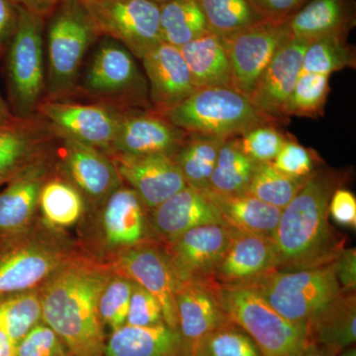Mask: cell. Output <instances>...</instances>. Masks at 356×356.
Masks as SVG:
<instances>
[{"label": "cell", "mask_w": 356, "mask_h": 356, "mask_svg": "<svg viewBox=\"0 0 356 356\" xmlns=\"http://www.w3.org/2000/svg\"><path fill=\"white\" fill-rule=\"evenodd\" d=\"M113 271L111 264L79 250L41 287L43 322L50 325L77 356H103L107 336L97 303Z\"/></svg>", "instance_id": "obj_1"}, {"label": "cell", "mask_w": 356, "mask_h": 356, "mask_svg": "<svg viewBox=\"0 0 356 356\" xmlns=\"http://www.w3.org/2000/svg\"><path fill=\"white\" fill-rule=\"evenodd\" d=\"M341 184L337 172L315 170L282 210L273 238L278 269L309 268L336 259L344 248L343 238L330 224L329 206Z\"/></svg>", "instance_id": "obj_2"}, {"label": "cell", "mask_w": 356, "mask_h": 356, "mask_svg": "<svg viewBox=\"0 0 356 356\" xmlns=\"http://www.w3.org/2000/svg\"><path fill=\"white\" fill-rule=\"evenodd\" d=\"M79 252L70 232L37 217L24 231L0 240V297L39 289Z\"/></svg>", "instance_id": "obj_3"}, {"label": "cell", "mask_w": 356, "mask_h": 356, "mask_svg": "<svg viewBox=\"0 0 356 356\" xmlns=\"http://www.w3.org/2000/svg\"><path fill=\"white\" fill-rule=\"evenodd\" d=\"M79 250L91 259L112 264L131 248L154 240L149 224V210L126 184L104 202L88 210L76 228Z\"/></svg>", "instance_id": "obj_4"}, {"label": "cell", "mask_w": 356, "mask_h": 356, "mask_svg": "<svg viewBox=\"0 0 356 356\" xmlns=\"http://www.w3.org/2000/svg\"><path fill=\"white\" fill-rule=\"evenodd\" d=\"M48 19L44 99H65L76 90L89 47L99 36L79 0H62Z\"/></svg>", "instance_id": "obj_5"}, {"label": "cell", "mask_w": 356, "mask_h": 356, "mask_svg": "<svg viewBox=\"0 0 356 356\" xmlns=\"http://www.w3.org/2000/svg\"><path fill=\"white\" fill-rule=\"evenodd\" d=\"M17 9V28L3 54L8 105L14 116L29 118L36 115L46 95V20L20 7Z\"/></svg>", "instance_id": "obj_6"}, {"label": "cell", "mask_w": 356, "mask_h": 356, "mask_svg": "<svg viewBox=\"0 0 356 356\" xmlns=\"http://www.w3.org/2000/svg\"><path fill=\"white\" fill-rule=\"evenodd\" d=\"M165 117L186 133L224 138L273 123L250 98L231 88H197Z\"/></svg>", "instance_id": "obj_7"}, {"label": "cell", "mask_w": 356, "mask_h": 356, "mask_svg": "<svg viewBox=\"0 0 356 356\" xmlns=\"http://www.w3.org/2000/svg\"><path fill=\"white\" fill-rule=\"evenodd\" d=\"M121 110H152L149 88L136 58L127 48L105 37L93 51L77 88Z\"/></svg>", "instance_id": "obj_8"}, {"label": "cell", "mask_w": 356, "mask_h": 356, "mask_svg": "<svg viewBox=\"0 0 356 356\" xmlns=\"http://www.w3.org/2000/svg\"><path fill=\"white\" fill-rule=\"evenodd\" d=\"M293 323L307 324L341 292L334 261L294 270H276L243 285Z\"/></svg>", "instance_id": "obj_9"}, {"label": "cell", "mask_w": 356, "mask_h": 356, "mask_svg": "<svg viewBox=\"0 0 356 356\" xmlns=\"http://www.w3.org/2000/svg\"><path fill=\"white\" fill-rule=\"evenodd\" d=\"M222 305L232 322L240 325L264 356H292L307 341V324L293 323L250 287L220 285Z\"/></svg>", "instance_id": "obj_10"}, {"label": "cell", "mask_w": 356, "mask_h": 356, "mask_svg": "<svg viewBox=\"0 0 356 356\" xmlns=\"http://www.w3.org/2000/svg\"><path fill=\"white\" fill-rule=\"evenodd\" d=\"M86 8L98 36L123 44L142 60L163 43L159 4L149 0H79Z\"/></svg>", "instance_id": "obj_11"}, {"label": "cell", "mask_w": 356, "mask_h": 356, "mask_svg": "<svg viewBox=\"0 0 356 356\" xmlns=\"http://www.w3.org/2000/svg\"><path fill=\"white\" fill-rule=\"evenodd\" d=\"M53 152L56 172L79 191L86 211L104 202L123 184L114 161L100 149L56 136Z\"/></svg>", "instance_id": "obj_12"}, {"label": "cell", "mask_w": 356, "mask_h": 356, "mask_svg": "<svg viewBox=\"0 0 356 356\" xmlns=\"http://www.w3.org/2000/svg\"><path fill=\"white\" fill-rule=\"evenodd\" d=\"M290 38L288 20H262L222 38L231 64L232 88L250 98L267 65Z\"/></svg>", "instance_id": "obj_13"}, {"label": "cell", "mask_w": 356, "mask_h": 356, "mask_svg": "<svg viewBox=\"0 0 356 356\" xmlns=\"http://www.w3.org/2000/svg\"><path fill=\"white\" fill-rule=\"evenodd\" d=\"M121 110L104 103H76L65 99H43L36 114L56 136L108 153L120 120Z\"/></svg>", "instance_id": "obj_14"}, {"label": "cell", "mask_w": 356, "mask_h": 356, "mask_svg": "<svg viewBox=\"0 0 356 356\" xmlns=\"http://www.w3.org/2000/svg\"><path fill=\"white\" fill-rule=\"evenodd\" d=\"M116 273L137 282L158 300L163 320L178 331L175 293L177 277L163 243L147 241L131 248L111 264Z\"/></svg>", "instance_id": "obj_15"}, {"label": "cell", "mask_w": 356, "mask_h": 356, "mask_svg": "<svg viewBox=\"0 0 356 356\" xmlns=\"http://www.w3.org/2000/svg\"><path fill=\"white\" fill-rule=\"evenodd\" d=\"M233 236L228 225H205L163 243L177 281H214L215 270Z\"/></svg>", "instance_id": "obj_16"}, {"label": "cell", "mask_w": 356, "mask_h": 356, "mask_svg": "<svg viewBox=\"0 0 356 356\" xmlns=\"http://www.w3.org/2000/svg\"><path fill=\"white\" fill-rule=\"evenodd\" d=\"M187 136L188 133L153 110H123L107 154H163L172 156Z\"/></svg>", "instance_id": "obj_17"}, {"label": "cell", "mask_w": 356, "mask_h": 356, "mask_svg": "<svg viewBox=\"0 0 356 356\" xmlns=\"http://www.w3.org/2000/svg\"><path fill=\"white\" fill-rule=\"evenodd\" d=\"M122 181L136 192L151 211L187 186L172 156L163 154L143 156L108 154Z\"/></svg>", "instance_id": "obj_18"}, {"label": "cell", "mask_w": 356, "mask_h": 356, "mask_svg": "<svg viewBox=\"0 0 356 356\" xmlns=\"http://www.w3.org/2000/svg\"><path fill=\"white\" fill-rule=\"evenodd\" d=\"M53 149L54 146L0 189L1 238L24 231L39 216L40 192L55 172Z\"/></svg>", "instance_id": "obj_19"}, {"label": "cell", "mask_w": 356, "mask_h": 356, "mask_svg": "<svg viewBox=\"0 0 356 356\" xmlns=\"http://www.w3.org/2000/svg\"><path fill=\"white\" fill-rule=\"evenodd\" d=\"M310 41L290 38L267 65L250 96L261 113L274 122L287 118L286 107L302 72L304 54Z\"/></svg>", "instance_id": "obj_20"}, {"label": "cell", "mask_w": 356, "mask_h": 356, "mask_svg": "<svg viewBox=\"0 0 356 356\" xmlns=\"http://www.w3.org/2000/svg\"><path fill=\"white\" fill-rule=\"evenodd\" d=\"M178 332L187 350L229 321L215 281H177L175 293Z\"/></svg>", "instance_id": "obj_21"}, {"label": "cell", "mask_w": 356, "mask_h": 356, "mask_svg": "<svg viewBox=\"0 0 356 356\" xmlns=\"http://www.w3.org/2000/svg\"><path fill=\"white\" fill-rule=\"evenodd\" d=\"M56 134L39 115L0 124V189L51 151Z\"/></svg>", "instance_id": "obj_22"}, {"label": "cell", "mask_w": 356, "mask_h": 356, "mask_svg": "<svg viewBox=\"0 0 356 356\" xmlns=\"http://www.w3.org/2000/svg\"><path fill=\"white\" fill-rule=\"evenodd\" d=\"M140 60L149 81V103L156 113L165 117L197 89L177 47L163 42Z\"/></svg>", "instance_id": "obj_23"}, {"label": "cell", "mask_w": 356, "mask_h": 356, "mask_svg": "<svg viewBox=\"0 0 356 356\" xmlns=\"http://www.w3.org/2000/svg\"><path fill=\"white\" fill-rule=\"evenodd\" d=\"M149 224L154 240L161 243L172 242L197 227L226 225L219 208L207 194L188 185L149 211Z\"/></svg>", "instance_id": "obj_24"}, {"label": "cell", "mask_w": 356, "mask_h": 356, "mask_svg": "<svg viewBox=\"0 0 356 356\" xmlns=\"http://www.w3.org/2000/svg\"><path fill=\"white\" fill-rule=\"evenodd\" d=\"M232 229L228 250L213 276L217 284L245 285L278 269L273 238Z\"/></svg>", "instance_id": "obj_25"}, {"label": "cell", "mask_w": 356, "mask_h": 356, "mask_svg": "<svg viewBox=\"0 0 356 356\" xmlns=\"http://www.w3.org/2000/svg\"><path fill=\"white\" fill-rule=\"evenodd\" d=\"M355 292L341 290L307 323V341L321 344L337 355L355 346Z\"/></svg>", "instance_id": "obj_26"}, {"label": "cell", "mask_w": 356, "mask_h": 356, "mask_svg": "<svg viewBox=\"0 0 356 356\" xmlns=\"http://www.w3.org/2000/svg\"><path fill=\"white\" fill-rule=\"evenodd\" d=\"M179 332L165 323L154 327L125 325L110 334L103 356H187Z\"/></svg>", "instance_id": "obj_27"}, {"label": "cell", "mask_w": 356, "mask_h": 356, "mask_svg": "<svg viewBox=\"0 0 356 356\" xmlns=\"http://www.w3.org/2000/svg\"><path fill=\"white\" fill-rule=\"evenodd\" d=\"M355 23L353 0H309L288 20L292 38L346 36Z\"/></svg>", "instance_id": "obj_28"}, {"label": "cell", "mask_w": 356, "mask_h": 356, "mask_svg": "<svg viewBox=\"0 0 356 356\" xmlns=\"http://www.w3.org/2000/svg\"><path fill=\"white\" fill-rule=\"evenodd\" d=\"M218 208L225 224L243 233L273 238L282 210L250 193L222 194L204 191Z\"/></svg>", "instance_id": "obj_29"}, {"label": "cell", "mask_w": 356, "mask_h": 356, "mask_svg": "<svg viewBox=\"0 0 356 356\" xmlns=\"http://www.w3.org/2000/svg\"><path fill=\"white\" fill-rule=\"evenodd\" d=\"M196 88H232V70L221 37L207 32L179 48Z\"/></svg>", "instance_id": "obj_30"}, {"label": "cell", "mask_w": 356, "mask_h": 356, "mask_svg": "<svg viewBox=\"0 0 356 356\" xmlns=\"http://www.w3.org/2000/svg\"><path fill=\"white\" fill-rule=\"evenodd\" d=\"M86 211V201L79 191L55 170L40 192V218L53 228L69 232L76 228Z\"/></svg>", "instance_id": "obj_31"}, {"label": "cell", "mask_w": 356, "mask_h": 356, "mask_svg": "<svg viewBox=\"0 0 356 356\" xmlns=\"http://www.w3.org/2000/svg\"><path fill=\"white\" fill-rule=\"evenodd\" d=\"M228 139L229 138L188 134L184 144L172 156L188 186L201 191L210 188V178L218 154Z\"/></svg>", "instance_id": "obj_32"}, {"label": "cell", "mask_w": 356, "mask_h": 356, "mask_svg": "<svg viewBox=\"0 0 356 356\" xmlns=\"http://www.w3.org/2000/svg\"><path fill=\"white\" fill-rule=\"evenodd\" d=\"M159 28L163 43L178 49L209 32L198 0H170L161 4Z\"/></svg>", "instance_id": "obj_33"}, {"label": "cell", "mask_w": 356, "mask_h": 356, "mask_svg": "<svg viewBox=\"0 0 356 356\" xmlns=\"http://www.w3.org/2000/svg\"><path fill=\"white\" fill-rule=\"evenodd\" d=\"M257 163L243 153L236 137L229 138L220 149L208 191L222 194L248 192Z\"/></svg>", "instance_id": "obj_34"}, {"label": "cell", "mask_w": 356, "mask_h": 356, "mask_svg": "<svg viewBox=\"0 0 356 356\" xmlns=\"http://www.w3.org/2000/svg\"><path fill=\"white\" fill-rule=\"evenodd\" d=\"M41 322V288L0 297V330L16 344Z\"/></svg>", "instance_id": "obj_35"}, {"label": "cell", "mask_w": 356, "mask_h": 356, "mask_svg": "<svg viewBox=\"0 0 356 356\" xmlns=\"http://www.w3.org/2000/svg\"><path fill=\"white\" fill-rule=\"evenodd\" d=\"M209 31L222 39L252 27L262 19L250 0H198Z\"/></svg>", "instance_id": "obj_36"}, {"label": "cell", "mask_w": 356, "mask_h": 356, "mask_svg": "<svg viewBox=\"0 0 356 356\" xmlns=\"http://www.w3.org/2000/svg\"><path fill=\"white\" fill-rule=\"evenodd\" d=\"M308 177H289L278 170L273 163H257L248 193L269 205L284 209Z\"/></svg>", "instance_id": "obj_37"}, {"label": "cell", "mask_w": 356, "mask_h": 356, "mask_svg": "<svg viewBox=\"0 0 356 356\" xmlns=\"http://www.w3.org/2000/svg\"><path fill=\"white\" fill-rule=\"evenodd\" d=\"M192 356H264L254 339L232 322L203 337L192 348Z\"/></svg>", "instance_id": "obj_38"}, {"label": "cell", "mask_w": 356, "mask_h": 356, "mask_svg": "<svg viewBox=\"0 0 356 356\" xmlns=\"http://www.w3.org/2000/svg\"><path fill=\"white\" fill-rule=\"evenodd\" d=\"M355 65V54L346 43V36H327L314 40L307 47L302 72L331 76Z\"/></svg>", "instance_id": "obj_39"}, {"label": "cell", "mask_w": 356, "mask_h": 356, "mask_svg": "<svg viewBox=\"0 0 356 356\" xmlns=\"http://www.w3.org/2000/svg\"><path fill=\"white\" fill-rule=\"evenodd\" d=\"M133 285L131 278L113 269L100 292L98 316L107 337L126 325Z\"/></svg>", "instance_id": "obj_40"}, {"label": "cell", "mask_w": 356, "mask_h": 356, "mask_svg": "<svg viewBox=\"0 0 356 356\" xmlns=\"http://www.w3.org/2000/svg\"><path fill=\"white\" fill-rule=\"evenodd\" d=\"M330 76L301 72L286 107V114L320 116L330 92Z\"/></svg>", "instance_id": "obj_41"}, {"label": "cell", "mask_w": 356, "mask_h": 356, "mask_svg": "<svg viewBox=\"0 0 356 356\" xmlns=\"http://www.w3.org/2000/svg\"><path fill=\"white\" fill-rule=\"evenodd\" d=\"M238 139L243 153L257 163H273L287 140L273 123L250 129Z\"/></svg>", "instance_id": "obj_42"}, {"label": "cell", "mask_w": 356, "mask_h": 356, "mask_svg": "<svg viewBox=\"0 0 356 356\" xmlns=\"http://www.w3.org/2000/svg\"><path fill=\"white\" fill-rule=\"evenodd\" d=\"M17 356H67L69 348L53 329L41 322L16 344Z\"/></svg>", "instance_id": "obj_43"}, {"label": "cell", "mask_w": 356, "mask_h": 356, "mask_svg": "<svg viewBox=\"0 0 356 356\" xmlns=\"http://www.w3.org/2000/svg\"><path fill=\"white\" fill-rule=\"evenodd\" d=\"M163 323H165V320L158 300L134 281L126 325L147 327H154Z\"/></svg>", "instance_id": "obj_44"}, {"label": "cell", "mask_w": 356, "mask_h": 356, "mask_svg": "<svg viewBox=\"0 0 356 356\" xmlns=\"http://www.w3.org/2000/svg\"><path fill=\"white\" fill-rule=\"evenodd\" d=\"M315 161L311 151L298 143L287 140L273 163L289 177H307L315 172Z\"/></svg>", "instance_id": "obj_45"}, {"label": "cell", "mask_w": 356, "mask_h": 356, "mask_svg": "<svg viewBox=\"0 0 356 356\" xmlns=\"http://www.w3.org/2000/svg\"><path fill=\"white\" fill-rule=\"evenodd\" d=\"M264 20L287 21L309 0H250Z\"/></svg>", "instance_id": "obj_46"}, {"label": "cell", "mask_w": 356, "mask_h": 356, "mask_svg": "<svg viewBox=\"0 0 356 356\" xmlns=\"http://www.w3.org/2000/svg\"><path fill=\"white\" fill-rule=\"evenodd\" d=\"M329 213L337 224L355 229V196L346 189L337 188L330 201Z\"/></svg>", "instance_id": "obj_47"}, {"label": "cell", "mask_w": 356, "mask_h": 356, "mask_svg": "<svg viewBox=\"0 0 356 356\" xmlns=\"http://www.w3.org/2000/svg\"><path fill=\"white\" fill-rule=\"evenodd\" d=\"M334 270L339 286L343 291L356 289V250L355 248H343L334 261Z\"/></svg>", "instance_id": "obj_48"}, {"label": "cell", "mask_w": 356, "mask_h": 356, "mask_svg": "<svg viewBox=\"0 0 356 356\" xmlns=\"http://www.w3.org/2000/svg\"><path fill=\"white\" fill-rule=\"evenodd\" d=\"M18 17L17 7L11 0H0V51L2 55L15 34Z\"/></svg>", "instance_id": "obj_49"}, {"label": "cell", "mask_w": 356, "mask_h": 356, "mask_svg": "<svg viewBox=\"0 0 356 356\" xmlns=\"http://www.w3.org/2000/svg\"><path fill=\"white\" fill-rule=\"evenodd\" d=\"M62 0H11L16 7L25 9L28 13L48 19Z\"/></svg>", "instance_id": "obj_50"}, {"label": "cell", "mask_w": 356, "mask_h": 356, "mask_svg": "<svg viewBox=\"0 0 356 356\" xmlns=\"http://www.w3.org/2000/svg\"><path fill=\"white\" fill-rule=\"evenodd\" d=\"M292 356H337L321 344L306 341Z\"/></svg>", "instance_id": "obj_51"}, {"label": "cell", "mask_w": 356, "mask_h": 356, "mask_svg": "<svg viewBox=\"0 0 356 356\" xmlns=\"http://www.w3.org/2000/svg\"><path fill=\"white\" fill-rule=\"evenodd\" d=\"M0 356H17L16 343L0 330Z\"/></svg>", "instance_id": "obj_52"}, {"label": "cell", "mask_w": 356, "mask_h": 356, "mask_svg": "<svg viewBox=\"0 0 356 356\" xmlns=\"http://www.w3.org/2000/svg\"><path fill=\"white\" fill-rule=\"evenodd\" d=\"M16 117L11 112L8 103L0 95V124L8 123L14 120Z\"/></svg>", "instance_id": "obj_53"}, {"label": "cell", "mask_w": 356, "mask_h": 356, "mask_svg": "<svg viewBox=\"0 0 356 356\" xmlns=\"http://www.w3.org/2000/svg\"><path fill=\"white\" fill-rule=\"evenodd\" d=\"M337 356H356V348L355 346H351L350 348H344Z\"/></svg>", "instance_id": "obj_54"}, {"label": "cell", "mask_w": 356, "mask_h": 356, "mask_svg": "<svg viewBox=\"0 0 356 356\" xmlns=\"http://www.w3.org/2000/svg\"><path fill=\"white\" fill-rule=\"evenodd\" d=\"M149 1H153L154 3L159 4H163L165 3V2L170 1V0H149Z\"/></svg>", "instance_id": "obj_55"}, {"label": "cell", "mask_w": 356, "mask_h": 356, "mask_svg": "<svg viewBox=\"0 0 356 356\" xmlns=\"http://www.w3.org/2000/svg\"><path fill=\"white\" fill-rule=\"evenodd\" d=\"M67 356H77L76 355H74V353H72V355H67Z\"/></svg>", "instance_id": "obj_56"}, {"label": "cell", "mask_w": 356, "mask_h": 356, "mask_svg": "<svg viewBox=\"0 0 356 356\" xmlns=\"http://www.w3.org/2000/svg\"><path fill=\"white\" fill-rule=\"evenodd\" d=\"M1 56H2V53H1V51H0V57H1Z\"/></svg>", "instance_id": "obj_57"}, {"label": "cell", "mask_w": 356, "mask_h": 356, "mask_svg": "<svg viewBox=\"0 0 356 356\" xmlns=\"http://www.w3.org/2000/svg\"><path fill=\"white\" fill-rule=\"evenodd\" d=\"M0 240H1V236H0Z\"/></svg>", "instance_id": "obj_58"}, {"label": "cell", "mask_w": 356, "mask_h": 356, "mask_svg": "<svg viewBox=\"0 0 356 356\" xmlns=\"http://www.w3.org/2000/svg\"><path fill=\"white\" fill-rule=\"evenodd\" d=\"M187 356H192V355H187Z\"/></svg>", "instance_id": "obj_59"}]
</instances>
